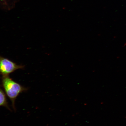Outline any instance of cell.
Wrapping results in <instances>:
<instances>
[{
	"mask_svg": "<svg viewBox=\"0 0 126 126\" xmlns=\"http://www.w3.org/2000/svg\"><path fill=\"white\" fill-rule=\"evenodd\" d=\"M2 84L5 91L12 102L13 107L15 110V101L21 93L26 91V89L13 81L8 75L3 76Z\"/></svg>",
	"mask_w": 126,
	"mask_h": 126,
	"instance_id": "1",
	"label": "cell"
},
{
	"mask_svg": "<svg viewBox=\"0 0 126 126\" xmlns=\"http://www.w3.org/2000/svg\"><path fill=\"white\" fill-rule=\"evenodd\" d=\"M24 66L16 63L0 56V74L2 76L8 75L15 71L23 69Z\"/></svg>",
	"mask_w": 126,
	"mask_h": 126,
	"instance_id": "2",
	"label": "cell"
},
{
	"mask_svg": "<svg viewBox=\"0 0 126 126\" xmlns=\"http://www.w3.org/2000/svg\"><path fill=\"white\" fill-rule=\"evenodd\" d=\"M20 0H0V9L4 11H9L14 9Z\"/></svg>",
	"mask_w": 126,
	"mask_h": 126,
	"instance_id": "3",
	"label": "cell"
},
{
	"mask_svg": "<svg viewBox=\"0 0 126 126\" xmlns=\"http://www.w3.org/2000/svg\"><path fill=\"white\" fill-rule=\"evenodd\" d=\"M0 106L6 107L8 109L10 110L8 105L5 94L4 91L0 88Z\"/></svg>",
	"mask_w": 126,
	"mask_h": 126,
	"instance_id": "4",
	"label": "cell"
},
{
	"mask_svg": "<svg viewBox=\"0 0 126 126\" xmlns=\"http://www.w3.org/2000/svg\"><path fill=\"white\" fill-rule=\"evenodd\" d=\"M125 45L126 46V44H125Z\"/></svg>",
	"mask_w": 126,
	"mask_h": 126,
	"instance_id": "5",
	"label": "cell"
}]
</instances>
